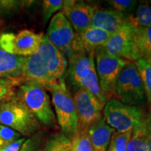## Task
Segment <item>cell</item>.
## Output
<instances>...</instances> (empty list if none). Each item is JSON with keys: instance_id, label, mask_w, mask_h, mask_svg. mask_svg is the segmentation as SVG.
Instances as JSON below:
<instances>
[{"instance_id": "7402d4cb", "label": "cell", "mask_w": 151, "mask_h": 151, "mask_svg": "<svg viewBox=\"0 0 151 151\" xmlns=\"http://www.w3.org/2000/svg\"><path fill=\"white\" fill-rule=\"evenodd\" d=\"M72 143L70 138L64 134H53L48 138L42 151H70Z\"/></svg>"}, {"instance_id": "ffe728a7", "label": "cell", "mask_w": 151, "mask_h": 151, "mask_svg": "<svg viewBox=\"0 0 151 151\" xmlns=\"http://www.w3.org/2000/svg\"><path fill=\"white\" fill-rule=\"evenodd\" d=\"M148 116L145 115L142 121L133 127L127 143V151H148L147 146Z\"/></svg>"}, {"instance_id": "ba28073f", "label": "cell", "mask_w": 151, "mask_h": 151, "mask_svg": "<svg viewBox=\"0 0 151 151\" xmlns=\"http://www.w3.org/2000/svg\"><path fill=\"white\" fill-rule=\"evenodd\" d=\"M73 100L78 116V132L87 131L102 118L104 105L94 94L84 88L76 90Z\"/></svg>"}, {"instance_id": "d4e9b609", "label": "cell", "mask_w": 151, "mask_h": 151, "mask_svg": "<svg viewBox=\"0 0 151 151\" xmlns=\"http://www.w3.org/2000/svg\"><path fill=\"white\" fill-rule=\"evenodd\" d=\"M72 151H93L88 130L78 132L71 139Z\"/></svg>"}, {"instance_id": "603a6c76", "label": "cell", "mask_w": 151, "mask_h": 151, "mask_svg": "<svg viewBox=\"0 0 151 151\" xmlns=\"http://www.w3.org/2000/svg\"><path fill=\"white\" fill-rule=\"evenodd\" d=\"M134 63L142 81L146 98L151 108V65L142 59L137 60Z\"/></svg>"}, {"instance_id": "836d02e7", "label": "cell", "mask_w": 151, "mask_h": 151, "mask_svg": "<svg viewBox=\"0 0 151 151\" xmlns=\"http://www.w3.org/2000/svg\"><path fill=\"white\" fill-rule=\"evenodd\" d=\"M70 151H72V150H70Z\"/></svg>"}, {"instance_id": "5bb4252c", "label": "cell", "mask_w": 151, "mask_h": 151, "mask_svg": "<svg viewBox=\"0 0 151 151\" xmlns=\"http://www.w3.org/2000/svg\"><path fill=\"white\" fill-rule=\"evenodd\" d=\"M38 52L44 60L55 83L65 78L64 76L67 72L68 66L67 59L50 42L46 35H43L42 43Z\"/></svg>"}, {"instance_id": "8fae6325", "label": "cell", "mask_w": 151, "mask_h": 151, "mask_svg": "<svg viewBox=\"0 0 151 151\" xmlns=\"http://www.w3.org/2000/svg\"><path fill=\"white\" fill-rule=\"evenodd\" d=\"M95 11V7L85 1L64 0L61 12L71 24L75 33L80 35L91 26Z\"/></svg>"}, {"instance_id": "e575fe53", "label": "cell", "mask_w": 151, "mask_h": 151, "mask_svg": "<svg viewBox=\"0 0 151 151\" xmlns=\"http://www.w3.org/2000/svg\"></svg>"}, {"instance_id": "2e32d148", "label": "cell", "mask_w": 151, "mask_h": 151, "mask_svg": "<svg viewBox=\"0 0 151 151\" xmlns=\"http://www.w3.org/2000/svg\"><path fill=\"white\" fill-rule=\"evenodd\" d=\"M127 16L112 9H96L91 27L102 29L112 35L127 23Z\"/></svg>"}, {"instance_id": "6da1fadb", "label": "cell", "mask_w": 151, "mask_h": 151, "mask_svg": "<svg viewBox=\"0 0 151 151\" xmlns=\"http://www.w3.org/2000/svg\"><path fill=\"white\" fill-rule=\"evenodd\" d=\"M65 75L73 90L84 88L97 97L105 105L106 103L100 89L96 71L94 53L85 51L73 52L69 57Z\"/></svg>"}, {"instance_id": "4316f807", "label": "cell", "mask_w": 151, "mask_h": 151, "mask_svg": "<svg viewBox=\"0 0 151 151\" xmlns=\"http://www.w3.org/2000/svg\"><path fill=\"white\" fill-rule=\"evenodd\" d=\"M43 132H37L25 139L18 151H41L43 147Z\"/></svg>"}, {"instance_id": "30bf717a", "label": "cell", "mask_w": 151, "mask_h": 151, "mask_svg": "<svg viewBox=\"0 0 151 151\" xmlns=\"http://www.w3.org/2000/svg\"><path fill=\"white\" fill-rule=\"evenodd\" d=\"M46 35L50 42L69 59L73 53L72 45L76 33L61 11L50 20Z\"/></svg>"}, {"instance_id": "484cf974", "label": "cell", "mask_w": 151, "mask_h": 151, "mask_svg": "<svg viewBox=\"0 0 151 151\" xmlns=\"http://www.w3.org/2000/svg\"><path fill=\"white\" fill-rule=\"evenodd\" d=\"M22 137L20 134L11 128L0 124V150L9 146Z\"/></svg>"}, {"instance_id": "3957f363", "label": "cell", "mask_w": 151, "mask_h": 151, "mask_svg": "<svg viewBox=\"0 0 151 151\" xmlns=\"http://www.w3.org/2000/svg\"><path fill=\"white\" fill-rule=\"evenodd\" d=\"M47 90L52 94V104L62 134L71 139L78 130V116L73 97L65 78L51 85Z\"/></svg>"}, {"instance_id": "1f68e13d", "label": "cell", "mask_w": 151, "mask_h": 151, "mask_svg": "<svg viewBox=\"0 0 151 151\" xmlns=\"http://www.w3.org/2000/svg\"><path fill=\"white\" fill-rule=\"evenodd\" d=\"M25 138L22 137L20 139L15 141L14 143H11V145H9V146L6 147L5 148L1 149L0 151H18L20 150V148H21L22 145L23 144V143L25 141Z\"/></svg>"}, {"instance_id": "9c48e42d", "label": "cell", "mask_w": 151, "mask_h": 151, "mask_svg": "<svg viewBox=\"0 0 151 151\" xmlns=\"http://www.w3.org/2000/svg\"><path fill=\"white\" fill-rule=\"evenodd\" d=\"M43 36V33L37 34L29 29L21 30L17 35L4 33L0 35V48L18 56L32 55L40 48Z\"/></svg>"}, {"instance_id": "7c38bea8", "label": "cell", "mask_w": 151, "mask_h": 151, "mask_svg": "<svg viewBox=\"0 0 151 151\" xmlns=\"http://www.w3.org/2000/svg\"><path fill=\"white\" fill-rule=\"evenodd\" d=\"M133 32L134 28L127 22L111 36L103 48L109 53L134 62Z\"/></svg>"}, {"instance_id": "44dd1931", "label": "cell", "mask_w": 151, "mask_h": 151, "mask_svg": "<svg viewBox=\"0 0 151 151\" xmlns=\"http://www.w3.org/2000/svg\"><path fill=\"white\" fill-rule=\"evenodd\" d=\"M127 22L134 29L151 26V6L148 4H141L137 7L135 15H127Z\"/></svg>"}, {"instance_id": "83f0119b", "label": "cell", "mask_w": 151, "mask_h": 151, "mask_svg": "<svg viewBox=\"0 0 151 151\" xmlns=\"http://www.w3.org/2000/svg\"><path fill=\"white\" fill-rule=\"evenodd\" d=\"M64 0H44L42 1L43 22L46 24L52 15L63 8Z\"/></svg>"}, {"instance_id": "4dcf8cb0", "label": "cell", "mask_w": 151, "mask_h": 151, "mask_svg": "<svg viewBox=\"0 0 151 151\" xmlns=\"http://www.w3.org/2000/svg\"><path fill=\"white\" fill-rule=\"evenodd\" d=\"M22 84L19 81L0 78V101L4 99L8 94L13 92V88L16 86Z\"/></svg>"}, {"instance_id": "e0dca14e", "label": "cell", "mask_w": 151, "mask_h": 151, "mask_svg": "<svg viewBox=\"0 0 151 151\" xmlns=\"http://www.w3.org/2000/svg\"><path fill=\"white\" fill-rule=\"evenodd\" d=\"M23 58L9 53L0 48V78L25 83L22 77Z\"/></svg>"}, {"instance_id": "277c9868", "label": "cell", "mask_w": 151, "mask_h": 151, "mask_svg": "<svg viewBox=\"0 0 151 151\" xmlns=\"http://www.w3.org/2000/svg\"><path fill=\"white\" fill-rule=\"evenodd\" d=\"M16 93L41 123L47 126L55 124V115L44 87L35 83L25 82L18 86Z\"/></svg>"}, {"instance_id": "cb8c5ba5", "label": "cell", "mask_w": 151, "mask_h": 151, "mask_svg": "<svg viewBox=\"0 0 151 151\" xmlns=\"http://www.w3.org/2000/svg\"><path fill=\"white\" fill-rule=\"evenodd\" d=\"M132 129L125 132L115 131L106 151H127V143L131 137Z\"/></svg>"}, {"instance_id": "d6a6232c", "label": "cell", "mask_w": 151, "mask_h": 151, "mask_svg": "<svg viewBox=\"0 0 151 151\" xmlns=\"http://www.w3.org/2000/svg\"><path fill=\"white\" fill-rule=\"evenodd\" d=\"M147 146L148 151H151V113L148 115V124H147Z\"/></svg>"}, {"instance_id": "f1b7e54d", "label": "cell", "mask_w": 151, "mask_h": 151, "mask_svg": "<svg viewBox=\"0 0 151 151\" xmlns=\"http://www.w3.org/2000/svg\"><path fill=\"white\" fill-rule=\"evenodd\" d=\"M112 10L125 14L134 9L137 1L134 0H111L108 1Z\"/></svg>"}, {"instance_id": "ac0fdd59", "label": "cell", "mask_w": 151, "mask_h": 151, "mask_svg": "<svg viewBox=\"0 0 151 151\" xmlns=\"http://www.w3.org/2000/svg\"><path fill=\"white\" fill-rule=\"evenodd\" d=\"M115 129L110 127L104 117L88 129L93 151H106Z\"/></svg>"}, {"instance_id": "5b68a950", "label": "cell", "mask_w": 151, "mask_h": 151, "mask_svg": "<svg viewBox=\"0 0 151 151\" xmlns=\"http://www.w3.org/2000/svg\"><path fill=\"white\" fill-rule=\"evenodd\" d=\"M124 104L140 107L146 100L144 88L134 62L127 61L115 87L113 97Z\"/></svg>"}, {"instance_id": "f546056e", "label": "cell", "mask_w": 151, "mask_h": 151, "mask_svg": "<svg viewBox=\"0 0 151 151\" xmlns=\"http://www.w3.org/2000/svg\"><path fill=\"white\" fill-rule=\"evenodd\" d=\"M25 2L16 0H0V14H9L14 12Z\"/></svg>"}, {"instance_id": "9a60e30c", "label": "cell", "mask_w": 151, "mask_h": 151, "mask_svg": "<svg viewBox=\"0 0 151 151\" xmlns=\"http://www.w3.org/2000/svg\"><path fill=\"white\" fill-rule=\"evenodd\" d=\"M111 36L105 30L90 26L80 35L76 34L72 45L73 52L85 51L94 53L95 49L104 46Z\"/></svg>"}, {"instance_id": "d6986e66", "label": "cell", "mask_w": 151, "mask_h": 151, "mask_svg": "<svg viewBox=\"0 0 151 151\" xmlns=\"http://www.w3.org/2000/svg\"><path fill=\"white\" fill-rule=\"evenodd\" d=\"M133 39L134 62L142 59L151 65V26L134 29Z\"/></svg>"}, {"instance_id": "52a82bcc", "label": "cell", "mask_w": 151, "mask_h": 151, "mask_svg": "<svg viewBox=\"0 0 151 151\" xmlns=\"http://www.w3.org/2000/svg\"><path fill=\"white\" fill-rule=\"evenodd\" d=\"M103 115L106 123L118 132L132 129L145 116L140 107L124 104L114 98L105 104Z\"/></svg>"}, {"instance_id": "8992f818", "label": "cell", "mask_w": 151, "mask_h": 151, "mask_svg": "<svg viewBox=\"0 0 151 151\" xmlns=\"http://www.w3.org/2000/svg\"><path fill=\"white\" fill-rule=\"evenodd\" d=\"M94 55L100 89L107 102L113 99L117 80L128 60L109 53L103 47L96 48Z\"/></svg>"}, {"instance_id": "7a4b0ae2", "label": "cell", "mask_w": 151, "mask_h": 151, "mask_svg": "<svg viewBox=\"0 0 151 151\" xmlns=\"http://www.w3.org/2000/svg\"><path fill=\"white\" fill-rule=\"evenodd\" d=\"M0 124L24 137L33 135L41 128V122L14 91L0 101Z\"/></svg>"}, {"instance_id": "4fadbf2b", "label": "cell", "mask_w": 151, "mask_h": 151, "mask_svg": "<svg viewBox=\"0 0 151 151\" xmlns=\"http://www.w3.org/2000/svg\"><path fill=\"white\" fill-rule=\"evenodd\" d=\"M22 77L25 82L41 85L46 89L55 83L39 52L32 55L24 57L22 66Z\"/></svg>"}]
</instances>
